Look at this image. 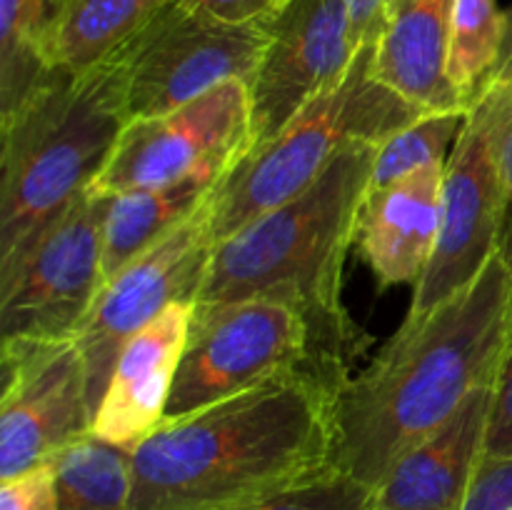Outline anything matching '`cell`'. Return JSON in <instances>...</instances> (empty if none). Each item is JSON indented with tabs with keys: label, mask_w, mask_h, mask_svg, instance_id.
Wrapping results in <instances>:
<instances>
[{
	"label": "cell",
	"mask_w": 512,
	"mask_h": 510,
	"mask_svg": "<svg viewBox=\"0 0 512 510\" xmlns=\"http://www.w3.org/2000/svg\"><path fill=\"white\" fill-rule=\"evenodd\" d=\"M105 193L90 185L0 260V335L70 338L93 308L103 275Z\"/></svg>",
	"instance_id": "6"
},
{
	"label": "cell",
	"mask_w": 512,
	"mask_h": 510,
	"mask_svg": "<svg viewBox=\"0 0 512 510\" xmlns=\"http://www.w3.org/2000/svg\"><path fill=\"white\" fill-rule=\"evenodd\" d=\"M508 205L488 135L470 110L445 165L438 243L428 270L415 285L410 313L443 303L483 273L500 250Z\"/></svg>",
	"instance_id": "13"
},
{
	"label": "cell",
	"mask_w": 512,
	"mask_h": 510,
	"mask_svg": "<svg viewBox=\"0 0 512 510\" xmlns=\"http://www.w3.org/2000/svg\"><path fill=\"white\" fill-rule=\"evenodd\" d=\"M495 385L480 388L373 488V510H460L485 458Z\"/></svg>",
	"instance_id": "15"
},
{
	"label": "cell",
	"mask_w": 512,
	"mask_h": 510,
	"mask_svg": "<svg viewBox=\"0 0 512 510\" xmlns=\"http://www.w3.org/2000/svg\"><path fill=\"white\" fill-rule=\"evenodd\" d=\"M460 510H512V455L483 458Z\"/></svg>",
	"instance_id": "28"
},
{
	"label": "cell",
	"mask_w": 512,
	"mask_h": 510,
	"mask_svg": "<svg viewBox=\"0 0 512 510\" xmlns=\"http://www.w3.org/2000/svg\"><path fill=\"white\" fill-rule=\"evenodd\" d=\"M168 0H73L50 43V70L83 73L120 53Z\"/></svg>",
	"instance_id": "19"
},
{
	"label": "cell",
	"mask_w": 512,
	"mask_h": 510,
	"mask_svg": "<svg viewBox=\"0 0 512 510\" xmlns=\"http://www.w3.org/2000/svg\"><path fill=\"white\" fill-rule=\"evenodd\" d=\"M503 18H505L503 43H500L498 60H495L493 73H490L488 88L490 85H512V5L508 10H503Z\"/></svg>",
	"instance_id": "31"
},
{
	"label": "cell",
	"mask_w": 512,
	"mask_h": 510,
	"mask_svg": "<svg viewBox=\"0 0 512 510\" xmlns=\"http://www.w3.org/2000/svg\"><path fill=\"white\" fill-rule=\"evenodd\" d=\"M505 18L495 0H455L450 20L448 80L465 108L488 88L503 43Z\"/></svg>",
	"instance_id": "22"
},
{
	"label": "cell",
	"mask_w": 512,
	"mask_h": 510,
	"mask_svg": "<svg viewBox=\"0 0 512 510\" xmlns=\"http://www.w3.org/2000/svg\"><path fill=\"white\" fill-rule=\"evenodd\" d=\"M250 83L253 148L273 140L305 105L343 80L358 55L345 0H288Z\"/></svg>",
	"instance_id": "12"
},
{
	"label": "cell",
	"mask_w": 512,
	"mask_h": 510,
	"mask_svg": "<svg viewBox=\"0 0 512 510\" xmlns=\"http://www.w3.org/2000/svg\"><path fill=\"white\" fill-rule=\"evenodd\" d=\"M250 148V85L228 80L170 113L130 120L95 188L123 193L178 183L198 173L228 175Z\"/></svg>",
	"instance_id": "9"
},
{
	"label": "cell",
	"mask_w": 512,
	"mask_h": 510,
	"mask_svg": "<svg viewBox=\"0 0 512 510\" xmlns=\"http://www.w3.org/2000/svg\"><path fill=\"white\" fill-rule=\"evenodd\" d=\"M310 353L305 318L278 300L195 308L165 420L233 398L288 370H310Z\"/></svg>",
	"instance_id": "7"
},
{
	"label": "cell",
	"mask_w": 512,
	"mask_h": 510,
	"mask_svg": "<svg viewBox=\"0 0 512 510\" xmlns=\"http://www.w3.org/2000/svg\"><path fill=\"white\" fill-rule=\"evenodd\" d=\"M375 43L363 45L340 83L305 105L273 140L250 150L210 200L215 240L308 190L350 143L380 145L420 110L373 73Z\"/></svg>",
	"instance_id": "5"
},
{
	"label": "cell",
	"mask_w": 512,
	"mask_h": 510,
	"mask_svg": "<svg viewBox=\"0 0 512 510\" xmlns=\"http://www.w3.org/2000/svg\"><path fill=\"white\" fill-rule=\"evenodd\" d=\"M73 0H0V120L50 73V43Z\"/></svg>",
	"instance_id": "20"
},
{
	"label": "cell",
	"mask_w": 512,
	"mask_h": 510,
	"mask_svg": "<svg viewBox=\"0 0 512 510\" xmlns=\"http://www.w3.org/2000/svg\"><path fill=\"white\" fill-rule=\"evenodd\" d=\"M470 110L423 113L378 145L373 160L370 188L403 180L435 163H448ZM368 188V190H370Z\"/></svg>",
	"instance_id": "23"
},
{
	"label": "cell",
	"mask_w": 512,
	"mask_h": 510,
	"mask_svg": "<svg viewBox=\"0 0 512 510\" xmlns=\"http://www.w3.org/2000/svg\"><path fill=\"white\" fill-rule=\"evenodd\" d=\"M470 110L483 123L512 203V85H490Z\"/></svg>",
	"instance_id": "25"
},
{
	"label": "cell",
	"mask_w": 512,
	"mask_h": 510,
	"mask_svg": "<svg viewBox=\"0 0 512 510\" xmlns=\"http://www.w3.org/2000/svg\"><path fill=\"white\" fill-rule=\"evenodd\" d=\"M0 510H58V475L53 460L0 480Z\"/></svg>",
	"instance_id": "27"
},
{
	"label": "cell",
	"mask_w": 512,
	"mask_h": 510,
	"mask_svg": "<svg viewBox=\"0 0 512 510\" xmlns=\"http://www.w3.org/2000/svg\"><path fill=\"white\" fill-rule=\"evenodd\" d=\"M445 165H428L408 178L365 193L355 245L380 288H415L428 270L438 243Z\"/></svg>",
	"instance_id": "16"
},
{
	"label": "cell",
	"mask_w": 512,
	"mask_h": 510,
	"mask_svg": "<svg viewBox=\"0 0 512 510\" xmlns=\"http://www.w3.org/2000/svg\"><path fill=\"white\" fill-rule=\"evenodd\" d=\"M185 8L230 25L268 23L288 0H178Z\"/></svg>",
	"instance_id": "29"
},
{
	"label": "cell",
	"mask_w": 512,
	"mask_h": 510,
	"mask_svg": "<svg viewBox=\"0 0 512 510\" xmlns=\"http://www.w3.org/2000/svg\"><path fill=\"white\" fill-rule=\"evenodd\" d=\"M378 145L350 143L308 190L218 240L195 308L268 298L310 330V370L338 393L360 348L343 303V270Z\"/></svg>",
	"instance_id": "3"
},
{
	"label": "cell",
	"mask_w": 512,
	"mask_h": 510,
	"mask_svg": "<svg viewBox=\"0 0 512 510\" xmlns=\"http://www.w3.org/2000/svg\"><path fill=\"white\" fill-rule=\"evenodd\" d=\"M58 510H128L130 450L88 433L55 455Z\"/></svg>",
	"instance_id": "21"
},
{
	"label": "cell",
	"mask_w": 512,
	"mask_h": 510,
	"mask_svg": "<svg viewBox=\"0 0 512 510\" xmlns=\"http://www.w3.org/2000/svg\"><path fill=\"white\" fill-rule=\"evenodd\" d=\"M510 330L512 273L498 250L473 283L423 313H408L368 368L340 385L335 468L375 488L475 390L498 385Z\"/></svg>",
	"instance_id": "1"
},
{
	"label": "cell",
	"mask_w": 512,
	"mask_h": 510,
	"mask_svg": "<svg viewBox=\"0 0 512 510\" xmlns=\"http://www.w3.org/2000/svg\"><path fill=\"white\" fill-rule=\"evenodd\" d=\"M195 303H173L118 355L90 433L133 450L165 420Z\"/></svg>",
	"instance_id": "14"
},
{
	"label": "cell",
	"mask_w": 512,
	"mask_h": 510,
	"mask_svg": "<svg viewBox=\"0 0 512 510\" xmlns=\"http://www.w3.org/2000/svg\"><path fill=\"white\" fill-rule=\"evenodd\" d=\"M260 510H373V488L333 468Z\"/></svg>",
	"instance_id": "24"
},
{
	"label": "cell",
	"mask_w": 512,
	"mask_h": 510,
	"mask_svg": "<svg viewBox=\"0 0 512 510\" xmlns=\"http://www.w3.org/2000/svg\"><path fill=\"white\" fill-rule=\"evenodd\" d=\"M125 48L83 73L50 70L0 120V260L95 185L108 165L130 123Z\"/></svg>",
	"instance_id": "4"
},
{
	"label": "cell",
	"mask_w": 512,
	"mask_h": 510,
	"mask_svg": "<svg viewBox=\"0 0 512 510\" xmlns=\"http://www.w3.org/2000/svg\"><path fill=\"white\" fill-rule=\"evenodd\" d=\"M455 0H385L373 73L425 113L468 110L448 80Z\"/></svg>",
	"instance_id": "17"
},
{
	"label": "cell",
	"mask_w": 512,
	"mask_h": 510,
	"mask_svg": "<svg viewBox=\"0 0 512 510\" xmlns=\"http://www.w3.org/2000/svg\"><path fill=\"white\" fill-rule=\"evenodd\" d=\"M215 195V193H213ZM213 200V198H210ZM210 200L173 235L105 280L75 340L88 370L90 408L98 410L113 365L130 338L173 303H195L215 250Z\"/></svg>",
	"instance_id": "11"
},
{
	"label": "cell",
	"mask_w": 512,
	"mask_h": 510,
	"mask_svg": "<svg viewBox=\"0 0 512 510\" xmlns=\"http://www.w3.org/2000/svg\"><path fill=\"white\" fill-rule=\"evenodd\" d=\"M500 255H503L512 273V203L508 205V215H505ZM503 455H512V330L508 358H505L503 373H500L498 385H495L493 418H490L488 443H485V458H503Z\"/></svg>",
	"instance_id": "26"
},
{
	"label": "cell",
	"mask_w": 512,
	"mask_h": 510,
	"mask_svg": "<svg viewBox=\"0 0 512 510\" xmlns=\"http://www.w3.org/2000/svg\"><path fill=\"white\" fill-rule=\"evenodd\" d=\"M0 380V480L55 460L93 428L75 335L3 340Z\"/></svg>",
	"instance_id": "10"
},
{
	"label": "cell",
	"mask_w": 512,
	"mask_h": 510,
	"mask_svg": "<svg viewBox=\"0 0 512 510\" xmlns=\"http://www.w3.org/2000/svg\"><path fill=\"white\" fill-rule=\"evenodd\" d=\"M350 10V23H353L355 43L363 48L378 40L380 20H383L385 0H345Z\"/></svg>",
	"instance_id": "30"
},
{
	"label": "cell",
	"mask_w": 512,
	"mask_h": 510,
	"mask_svg": "<svg viewBox=\"0 0 512 510\" xmlns=\"http://www.w3.org/2000/svg\"><path fill=\"white\" fill-rule=\"evenodd\" d=\"M335 388L308 368L163 420L130 450L128 510H260L333 470Z\"/></svg>",
	"instance_id": "2"
},
{
	"label": "cell",
	"mask_w": 512,
	"mask_h": 510,
	"mask_svg": "<svg viewBox=\"0 0 512 510\" xmlns=\"http://www.w3.org/2000/svg\"><path fill=\"white\" fill-rule=\"evenodd\" d=\"M223 173H198L158 188L105 193L103 275L105 280L148 253L188 223L218 190Z\"/></svg>",
	"instance_id": "18"
},
{
	"label": "cell",
	"mask_w": 512,
	"mask_h": 510,
	"mask_svg": "<svg viewBox=\"0 0 512 510\" xmlns=\"http://www.w3.org/2000/svg\"><path fill=\"white\" fill-rule=\"evenodd\" d=\"M268 40V23H220L168 0L125 48L130 120L170 113L228 80L250 85Z\"/></svg>",
	"instance_id": "8"
}]
</instances>
